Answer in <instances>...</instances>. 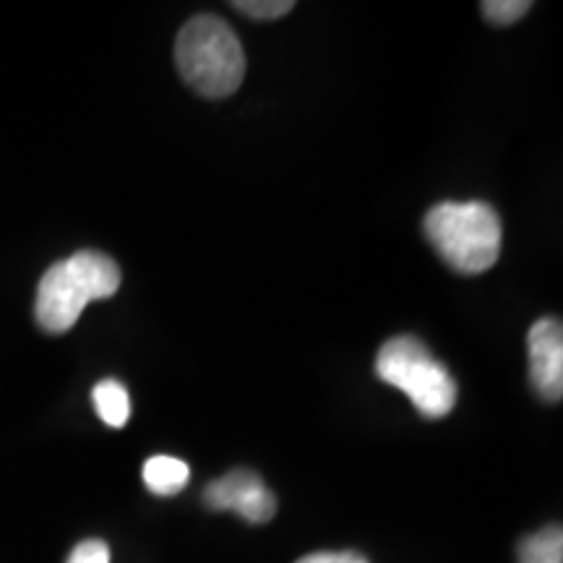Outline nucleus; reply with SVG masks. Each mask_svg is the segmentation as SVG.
<instances>
[{"label":"nucleus","mask_w":563,"mask_h":563,"mask_svg":"<svg viewBox=\"0 0 563 563\" xmlns=\"http://www.w3.org/2000/svg\"><path fill=\"white\" fill-rule=\"evenodd\" d=\"M121 287V269L100 251H79L53 264L40 279L34 316L45 332L63 334L74 329L91 300L112 298Z\"/></svg>","instance_id":"1"},{"label":"nucleus","mask_w":563,"mask_h":563,"mask_svg":"<svg viewBox=\"0 0 563 563\" xmlns=\"http://www.w3.org/2000/svg\"><path fill=\"white\" fill-rule=\"evenodd\" d=\"M175 63L191 89L222 100L243 84L245 53L228 21L201 13L188 21L175 42Z\"/></svg>","instance_id":"2"},{"label":"nucleus","mask_w":563,"mask_h":563,"mask_svg":"<svg viewBox=\"0 0 563 563\" xmlns=\"http://www.w3.org/2000/svg\"><path fill=\"white\" fill-rule=\"evenodd\" d=\"M426 235L439 256L462 274H483L501 253V220L483 201H443L426 214Z\"/></svg>","instance_id":"3"},{"label":"nucleus","mask_w":563,"mask_h":563,"mask_svg":"<svg viewBox=\"0 0 563 563\" xmlns=\"http://www.w3.org/2000/svg\"><path fill=\"white\" fill-rule=\"evenodd\" d=\"M376 373L384 384L397 386L412 399L420 415L443 418L454 410L456 384L418 336H394L376 357Z\"/></svg>","instance_id":"4"},{"label":"nucleus","mask_w":563,"mask_h":563,"mask_svg":"<svg viewBox=\"0 0 563 563\" xmlns=\"http://www.w3.org/2000/svg\"><path fill=\"white\" fill-rule=\"evenodd\" d=\"M203 504L214 511H235L251 525L269 522L277 511V498L266 490L262 477L251 470H232L203 490Z\"/></svg>","instance_id":"5"},{"label":"nucleus","mask_w":563,"mask_h":563,"mask_svg":"<svg viewBox=\"0 0 563 563\" xmlns=\"http://www.w3.org/2000/svg\"><path fill=\"white\" fill-rule=\"evenodd\" d=\"M530 352V378L548 402L563 397V327L559 319H540L527 334Z\"/></svg>","instance_id":"6"},{"label":"nucleus","mask_w":563,"mask_h":563,"mask_svg":"<svg viewBox=\"0 0 563 563\" xmlns=\"http://www.w3.org/2000/svg\"><path fill=\"white\" fill-rule=\"evenodd\" d=\"M188 481H191V470H188V464L178 460V456L159 454L146 460L144 464L146 488L157 493V496H175V493L186 488Z\"/></svg>","instance_id":"7"},{"label":"nucleus","mask_w":563,"mask_h":563,"mask_svg":"<svg viewBox=\"0 0 563 563\" xmlns=\"http://www.w3.org/2000/svg\"><path fill=\"white\" fill-rule=\"evenodd\" d=\"M91 399H95V410L100 415L104 426L110 428H123L131 418V397L125 391L121 382H100L91 391Z\"/></svg>","instance_id":"8"},{"label":"nucleus","mask_w":563,"mask_h":563,"mask_svg":"<svg viewBox=\"0 0 563 563\" xmlns=\"http://www.w3.org/2000/svg\"><path fill=\"white\" fill-rule=\"evenodd\" d=\"M519 563H563V534L559 525L527 534L519 543Z\"/></svg>","instance_id":"9"},{"label":"nucleus","mask_w":563,"mask_h":563,"mask_svg":"<svg viewBox=\"0 0 563 563\" xmlns=\"http://www.w3.org/2000/svg\"><path fill=\"white\" fill-rule=\"evenodd\" d=\"M532 9L530 0H485L483 16L496 26H509Z\"/></svg>","instance_id":"10"},{"label":"nucleus","mask_w":563,"mask_h":563,"mask_svg":"<svg viewBox=\"0 0 563 563\" xmlns=\"http://www.w3.org/2000/svg\"><path fill=\"white\" fill-rule=\"evenodd\" d=\"M232 9H238L245 16L258 19V21H272L287 16L295 9L292 0H235Z\"/></svg>","instance_id":"11"},{"label":"nucleus","mask_w":563,"mask_h":563,"mask_svg":"<svg viewBox=\"0 0 563 563\" xmlns=\"http://www.w3.org/2000/svg\"><path fill=\"white\" fill-rule=\"evenodd\" d=\"M66 563H110V548L102 540H84L70 551Z\"/></svg>","instance_id":"12"},{"label":"nucleus","mask_w":563,"mask_h":563,"mask_svg":"<svg viewBox=\"0 0 563 563\" xmlns=\"http://www.w3.org/2000/svg\"><path fill=\"white\" fill-rule=\"evenodd\" d=\"M298 563H368V559L361 553H311V555H302Z\"/></svg>","instance_id":"13"}]
</instances>
